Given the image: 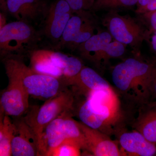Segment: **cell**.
<instances>
[{"label":"cell","mask_w":156,"mask_h":156,"mask_svg":"<svg viewBox=\"0 0 156 156\" xmlns=\"http://www.w3.org/2000/svg\"><path fill=\"white\" fill-rule=\"evenodd\" d=\"M101 23L114 40L129 46L135 56L140 55L143 43L150 37L147 29L138 18L122 15L118 11L108 12Z\"/></svg>","instance_id":"4"},{"label":"cell","mask_w":156,"mask_h":156,"mask_svg":"<svg viewBox=\"0 0 156 156\" xmlns=\"http://www.w3.org/2000/svg\"><path fill=\"white\" fill-rule=\"evenodd\" d=\"M30 54V67L35 72L54 77L65 82L62 72L53 65L45 49L32 50Z\"/></svg>","instance_id":"16"},{"label":"cell","mask_w":156,"mask_h":156,"mask_svg":"<svg viewBox=\"0 0 156 156\" xmlns=\"http://www.w3.org/2000/svg\"><path fill=\"white\" fill-rule=\"evenodd\" d=\"M113 37L108 30H98L87 41L80 45L77 48L78 53L82 58L94 64L100 69V58L104 50Z\"/></svg>","instance_id":"13"},{"label":"cell","mask_w":156,"mask_h":156,"mask_svg":"<svg viewBox=\"0 0 156 156\" xmlns=\"http://www.w3.org/2000/svg\"><path fill=\"white\" fill-rule=\"evenodd\" d=\"M119 142L123 150L130 156H152L156 154L155 144L137 131L123 133Z\"/></svg>","instance_id":"14"},{"label":"cell","mask_w":156,"mask_h":156,"mask_svg":"<svg viewBox=\"0 0 156 156\" xmlns=\"http://www.w3.org/2000/svg\"><path fill=\"white\" fill-rule=\"evenodd\" d=\"M153 63V74L152 80L151 85V95H154L156 97V59L151 60Z\"/></svg>","instance_id":"26"},{"label":"cell","mask_w":156,"mask_h":156,"mask_svg":"<svg viewBox=\"0 0 156 156\" xmlns=\"http://www.w3.org/2000/svg\"><path fill=\"white\" fill-rule=\"evenodd\" d=\"M137 15L138 19L147 29L151 37L156 31V10Z\"/></svg>","instance_id":"23"},{"label":"cell","mask_w":156,"mask_h":156,"mask_svg":"<svg viewBox=\"0 0 156 156\" xmlns=\"http://www.w3.org/2000/svg\"><path fill=\"white\" fill-rule=\"evenodd\" d=\"M81 148L76 143L66 140L50 153L49 156L80 155Z\"/></svg>","instance_id":"22"},{"label":"cell","mask_w":156,"mask_h":156,"mask_svg":"<svg viewBox=\"0 0 156 156\" xmlns=\"http://www.w3.org/2000/svg\"><path fill=\"white\" fill-rule=\"evenodd\" d=\"M148 43H149L151 49L156 55V32L151 35Z\"/></svg>","instance_id":"27"},{"label":"cell","mask_w":156,"mask_h":156,"mask_svg":"<svg viewBox=\"0 0 156 156\" xmlns=\"http://www.w3.org/2000/svg\"><path fill=\"white\" fill-rule=\"evenodd\" d=\"M66 83L67 86L74 88V92L86 97L92 92L112 87L95 70L84 66L79 73L66 80Z\"/></svg>","instance_id":"12"},{"label":"cell","mask_w":156,"mask_h":156,"mask_svg":"<svg viewBox=\"0 0 156 156\" xmlns=\"http://www.w3.org/2000/svg\"><path fill=\"white\" fill-rule=\"evenodd\" d=\"M36 31L29 23L16 20L0 29V51L3 57L30 49L38 39Z\"/></svg>","instance_id":"6"},{"label":"cell","mask_w":156,"mask_h":156,"mask_svg":"<svg viewBox=\"0 0 156 156\" xmlns=\"http://www.w3.org/2000/svg\"><path fill=\"white\" fill-rule=\"evenodd\" d=\"M152 0H138L135 11L139 10L147 5Z\"/></svg>","instance_id":"28"},{"label":"cell","mask_w":156,"mask_h":156,"mask_svg":"<svg viewBox=\"0 0 156 156\" xmlns=\"http://www.w3.org/2000/svg\"><path fill=\"white\" fill-rule=\"evenodd\" d=\"M0 114V156H12L11 142L15 133V125L2 111Z\"/></svg>","instance_id":"19"},{"label":"cell","mask_w":156,"mask_h":156,"mask_svg":"<svg viewBox=\"0 0 156 156\" xmlns=\"http://www.w3.org/2000/svg\"><path fill=\"white\" fill-rule=\"evenodd\" d=\"M7 24V18L5 13L3 12L0 13V29L3 28Z\"/></svg>","instance_id":"29"},{"label":"cell","mask_w":156,"mask_h":156,"mask_svg":"<svg viewBox=\"0 0 156 156\" xmlns=\"http://www.w3.org/2000/svg\"><path fill=\"white\" fill-rule=\"evenodd\" d=\"M74 12L65 0H57L47 9L44 33L53 41H59Z\"/></svg>","instance_id":"9"},{"label":"cell","mask_w":156,"mask_h":156,"mask_svg":"<svg viewBox=\"0 0 156 156\" xmlns=\"http://www.w3.org/2000/svg\"><path fill=\"white\" fill-rule=\"evenodd\" d=\"M140 56L126 58L117 64L112 70V77L120 92L144 104L151 95L154 66L152 60L145 61Z\"/></svg>","instance_id":"1"},{"label":"cell","mask_w":156,"mask_h":156,"mask_svg":"<svg viewBox=\"0 0 156 156\" xmlns=\"http://www.w3.org/2000/svg\"><path fill=\"white\" fill-rule=\"evenodd\" d=\"M8 0H0V8L2 12L4 13H8V9H7V3Z\"/></svg>","instance_id":"30"},{"label":"cell","mask_w":156,"mask_h":156,"mask_svg":"<svg viewBox=\"0 0 156 156\" xmlns=\"http://www.w3.org/2000/svg\"><path fill=\"white\" fill-rule=\"evenodd\" d=\"M75 103V93L66 88L55 96L46 100L39 108H33L24 118L31 127L38 142L45 128L56 118L68 111L73 110Z\"/></svg>","instance_id":"5"},{"label":"cell","mask_w":156,"mask_h":156,"mask_svg":"<svg viewBox=\"0 0 156 156\" xmlns=\"http://www.w3.org/2000/svg\"><path fill=\"white\" fill-rule=\"evenodd\" d=\"M156 10V0H152L147 5L139 10L135 11L136 14H144Z\"/></svg>","instance_id":"25"},{"label":"cell","mask_w":156,"mask_h":156,"mask_svg":"<svg viewBox=\"0 0 156 156\" xmlns=\"http://www.w3.org/2000/svg\"><path fill=\"white\" fill-rule=\"evenodd\" d=\"M90 11L74 12L68 22L57 47L66 46L76 50L95 34L96 29L95 19Z\"/></svg>","instance_id":"7"},{"label":"cell","mask_w":156,"mask_h":156,"mask_svg":"<svg viewBox=\"0 0 156 156\" xmlns=\"http://www.w3.org/2000/svg\"><path fill=\"white\" fill-rule=\"evenodd\" d=\"M74 12L81 11H90L94 0H65Z\"/></svg>","instance_id":"24"},{"label":"cell","mask_w":156,"mask_h":156,"mask_svg":"<svg viewBox=\"0 0 156 156\" xmlns=\"http://www.w3.org/2000/svg\"><path fill=\"white\" fill-rule=\"evenodd\" d=\"M48 53L53 65L62 72L65 80L76 75L83 67L77 57L53 50H48Z\"/></svg>","instance_id":"18"},{"label":"cell","mask_w":156,"mask_h":156,"mask_svg":"<svg viewBox=\"0 0 156 156\" xmlns=\"http://www.w3.org/2000/svg\"><path fill=\"white\" fill-rule=\"evenodd\" d=\"M8 12L17 20L28 22L46 14L47 9L40 0H8Z\"/></svg>","instance_id":"15"},{"label":"cell","mask_w":156,"mask_h":156,"mask_svg":"<svg viewBox=\"0 0 156 156\" xmlns=\"http://www.w3.org/2000/svg\"><path fill=\"white\" fill-rule=\"evenodd\" d=\"M138 0H94L91 11H118L136 7Z\"/></svg>","instance_id":"20"},{"label":"cell","mask_w":156,"mask_h":156,"mask_svg":"<svg viewBox=\"0 0 156 156\" xmlns=\"http://www.w3.org/2000/svg\"><path fill=\"white\" fill-rule=\"evenodd\" d=\"M3 61L7 77L17 80L29 96L34 98L48 100L67 86L62 80L34 71L19 54L4 56Z\"/></svg>","instance_id":"2"},{"label":"cell","mask_w":156,"mask_h":156,"mask_svg":"<svg viewBox=\"0 0 156 156\" xmlns=\"http://www.w3.org/2000/svg\"><path fill=\"white\" fill-rule=\"evenodd\" d=\"M81 122L105 133L120 116V102L112 87L90 93L78 111Z\"/></svg>","instance_id":"3"},{"label":"cell","mask_w":156,"mask_h":156,"mask_svg":"<svg viewBox=\"0 0 156 156\" xmlns=\"http://www.w3.org/2000/svg\"><path fill=\"white\" fill-rule=\"evenodd\" d=\"M140 109L135 124L136 131L151 142L156 143V101Z\"/></svg>","instance_id":"17"},{"label":"cell","mask_w":156,"mask_h":156,"mask_svg":"<svg viewBox=\"0 0 156 156\" xmlns=\"http://www.w3.org/2000/svg\"><path fill=\"white\" fill-rule=\"evenodd\" d=\"M15 133L11 142L13 156H39L37 140L32 128L24 118L14 122Z\"/></svg>","instance_id":"10"},{"label":"cell","mask_w":156,"mask_h":156,"mask_svg":"<svg viewBox=\"0 0 156 156\" xmlns=\"http://www.w3.org/2000/svg\"><path fill=\"white\" fill-rule=\"evenodd\" d=\"M86 137L87 150L96 156L122 155L116 144L106 134L97 129L88 127L83 123L78 122Z\"/></svg>","instance_id":"11"},{"label":"cell","mask_w":156,"mask_h":156,"mask_svg":"<svg viewBox=\"0 0 156 156\" xmlns=\"http://www.w3.org/2000/svg\"><path fill=\"white\" fill-rule=\"evenodd\" d=\"M9 84L1 94V110L9 116L19 118L29 108V95L18 81L8 77Z\"/></svg>","instance_id":"8"},{"label":"cell","mask_w":156,"mask_h":156,"mask_svg":"<svg viewBox=\"0 0 156 156\" xmlns=\"http://www.w3.org/2000/svg\"><path fill=\"white\" fill-rule=\"evenodd\" d=\"M126 45L114 40L105 48L100 58V68L106 65L110 59L121 58L126 52Z\"/></svg>","instance_id":"21"}]
</instances>
